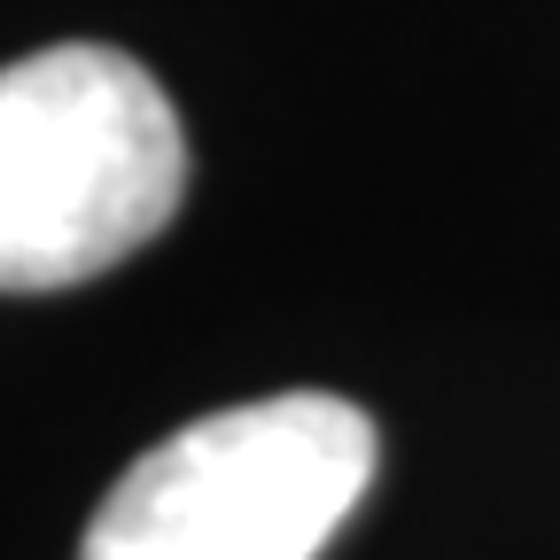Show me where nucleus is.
I'll use <instances>...</instances> for the list:
<instances>
[{
  "label": "nucleus",
  "mask_w": 560,
  "mask_h": 560,
  "mask_svg": "<svg viewBox=\"0 0 560 560\" xmlns=\"http://www.w3.org/2000/svg\"><path fill=\"white\" fill-rule=\"evenodd\" d=\"M374 459V420L327 389L202 412L109 482L79 560H319Z\"/></svg>",
  "instance_id": "f03ea898"
},
{
  "label": "nucleus",
  "mask_w": 560,
  "mask_h": 560,
  "mask_svg": "<svg viewBox=\"0 0 560 560\" xmlns=\"http://www.w3.org/2000/svg\"><path fill=\"white\" fill-rule=\"evenodd\" d=\"M187 195L172 94L125 47L0 62V296H47L149 249Z\"/></svg>",
  "instance_id": "f257e3e1"
}]
</instances>
